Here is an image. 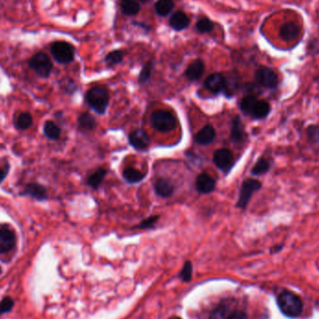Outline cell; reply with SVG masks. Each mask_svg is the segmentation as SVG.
Instances as JSON below:
<instances>
[{"label": "cell", "mask_w": 319, "mask_h": 319, "mask_svg": "<svg viewBox=\"0 0 319 319\" xmlns=\"http://www.w3.org/2000/svg\"><path fill=\"white\" fill-rule=\"evenodd\" d=\"M88 105L91 106L97 114L103 115L106 113L109 105V93L106 86L97 85L91 88L85 96Z\"/></svg>", "instance_id": "obj_1"}, {"label": "cell", "mask_w": 319, "mask_h": 319, "mask_svg": "<svg viewBox=\"0 0 319 319\" xmlns=\"http://www.w3.org/2000/svg\"><path fill=\"white\" fill-rule=\"evenodd\" d=\"M281 312L289 318H297L302 312V301L292 292L285 291L281 293L277 299Z\"/></svg>", "instance_id": "obj_2"}, {"label": "cell", "mask_w": 319, "mask_h": 319, "mask_svg": "<svg viewBox=\"0 0 319 319\" xmlns=\"http://www.w3.org/2000/svg\"><path fill=\"white\" fill-rule=\"evenodd\" d=\"M151 125L155 130L161 133H168L174 130L176 126V120L174 115L167 110H155L150 116Z\"/></svg>", "instance_id": "obj_3"}, {"label": "cell", "mask_w": 319, "mask_h": 319, "mask_svg": "<svg viewBox=\"0 0 319 319\" xmlns=\"http://www.w3.org/2000/svg\"><path fill=\"white\" fill-rule=\"evenodd\" d=\"M50 53L53 59L62 65H68L74 61L75 49L67 41H55L50 45Z\"/></svg>", "instance_id": "obj_4"}, {"label": "cell", "mask_w": 319, "mask_h": 319, "mask_svg": "<svg viewBox=\"0 0 319 319\" xmlns=\"http://www.w3.org/2000/svg\"><path fill=\"white\" fill-rule=\"evenodd\" d=\"M262 187L260 180L255 178H246L244 180L239 192V198L236 206L243 210L246 209L249 202L251 201L253 195L259 192Z\"/></svg>", "instance_id": "obj_5"}, {"label": "cell", "mask_w": 319, "mask_h": 319, "mask_svg": "<svg viewBox=\"0 0 319 319\" xmlns=\"http://www.w3.org/2000/svg\"><path fill=\"white\" fill-rule=\"evenodd\" d=\"M29 68L33 69L39 77H48L52 70V63L44 52H38L30 58Z\"/></svg>", "instance_id": "obj_6"}, {"label": "cell", "mask_w": 319, "mask_h": 319, "mask_svg": "<svg viewBox=\"0 0 319 319\" xmlns=\"http://www.w3.org/2000/svg\"><path fill=\"white\" fill-rule=\"evenodd\" d=\"M213 162L223 173L228 174L234 165V156L228 148H220L213 155Z\"/></svg>", "instance_id": "obj_7"}, {"label": "cell", "mask_w": 319, "mask_h": 319, "mask_svg": "<svg viewBox=\"0 0 319 319\" xmlns=\"http://www.w3.org/2000/svg\"><path fill=\"white\" fill-rule=\"evenodd\" d=\"M255 78L261 86L270 90L277 87L279 82L276 73L269 68H259L255 73Z\"/></svg>", "instance_id": "obj_8"}, {"label": "cell", "mask_w": 319, "mask_h": 319, "mask_svg": "<svg viewBox=\"0 0 319 319\" xmlns=\"http://www.w3.org/2000/svg\"><path fill=\"white\" fill-rule=\"evenodd\" d=\"M16 243L15 233L8 225H0V254L10 251Z\"/></svg>", "instance_id": "obj_9"}, {"label": "cell", "mask_w": 319, "mask_h": 319, "mask_svg": "<svg viewBox=\"0 0 319 319\" xmlns=\"http://www.w3.org/2000/svg\"><path fill=\"white\" fill-rule=\"evenodd\" d=\"M129 143L137 150H145L150 144V139L146 131L138 129L129 135Z\"/></svg>", "instance_id": "obj_10"}, {"label": "cell", "mask_w": 319, "mask_h": 319, "mask_svg": "<svg viewBox=\"0 0 319 319\" xmlns=\"http://www.w3.org/2000/svg\"><path fill=\"white\" fill-rule=\"evenodd\" d=\"M204 87L212 94H220L224 91L225 87V77L220 73H214L206 77L203 83Z\"/></svg>", "instance_id": "obj_11"}, {"label": "cell", "mask_w": 319, "mask_h": 319, "mask_svg": "<svg viewBox=\"0 0 319 319\" xmlns=\"http://www.w3.org/2000/svg\"><path fill=\"white\" fill-rule=\"evenodd\" d=\"M195 188L200 194H211L216 188V180L211 175L206 173H202L196 178Z\"/></svg>", "instance_id": "obj_12"}, {"label": "cell", "mask_w": 319, "mask_h": 319, "mask_svg": "<svg viewBox=\"0 0 319 319\" xmlns=\"http://www.w3.org/2000/svg\"><path fill=\"white\" fill-rule=\"evenodd\" d=\"M246 137L245 126L242 120L239 116H235L232 119V129H231V138L236 144H240L245 141Z\"/></svg>", "instance_id": "obj_13"}, {"label": "cell", "mask_w": 319, "mask_h": 319, "mask_svg": "<svg viewBox=\"0 0 319 319\" xmlns=\"http://www.w3.org/2000/svg\"><path fill=\"white\" fill-rule=\"evenodd\" d=\"M300 27L295 23H286L281 26L279 34L281 39L285 41H293L300 36Z\"/></svg>", "instance_id": "obj_14"}, {"label": "cell", "mask_w": 319, "mask_h": 319, "mask_svg": "<svg viewBox=\"0 0 319 319\" xmlns=\"http://www.w3.org/2000/svg\"><path fill=\"white\" fill-rule=\"evenodd\" d=\"M204 73V64L202 60H195L186 69L185 76L194 81L200 79Z\"/></svg>", "instance_id": "obj_15"}, {"label": "cell", "mask_w": 319, "mask_h": 319, "mask_svg": "<svg viewBox=\"0 0 319 319\" xmlns=\"http://www.w3.org/2000/svg\"><path fill=\"white\" fill-rule=\"evenodd\" d=\"M216 131L211 125H205L203 127L195 136V140L200 145H209L215 140Z\"/></svg>", "instance_id": "obj_16"}, {"label": "cell", "mask_w": 319, "mask_h": 319, "mask_svg": "<svg viewBox=\"0 0 319 319\" xmlns=\"http://www.w3.org/2000/svg\"><path fill=\"white\" fill-rule=\"evenodd\" d=\"M22 194L31 196V197H33L37 200H40V201L46 200L48 197L46 189L43 186L37 183L28 184L25 188V191Z\"/></svg>", "instance_id": "obj_17"}, {"label": "cell", "mask_w": 319, "mask_h": 319, "mask_svg": "<svg viewBox=\"0 0 319 319\" xmlns=\"http://www.w3.org/2000/svg\"><path fill=\"white\" fill-rule=\"evenodd\" d=\"M170 25L175 31H181L190 25V19L183 11H175L170 18Z\"/></svg>", "instance_id": "obj_18"}, {"label": "cell", "mask_w": 319, "mask_h": 319, "mask_svg": "<svg viewBox=\"0 0 319 319\" xmlns=\"http://www.w3.org/2000/svg\"><path fill=\"white\" fill-rule=\"evenodd\" d=\"M271 105L265 100H258L252 110L251 115L254 120H262L267 118L271 112Z\"/></svg>", "instance_id": "obj_19"}, {"label": "cell", "mask_w": 319, "mask_h": 319, "mask_svg": "<svg viewBox=\"0 0 319 319\" xmlns=\"http://www.w3.org/2000/svg\"><path fill=\"white\" fill-rule=\"evenodd\" d=\"M154 190L156 194L163 198L170 197L174 193V186L169 180L165 178H160L157 180L154 185Z\"/></svg>", "instance_id": "obj_20"}, {"label": "cell", "mask_w": 319, "mask_h": 319, "mask_svg": "<svg viewBox=\"0 0 319 319\" xmlns=\"http://www.w3.org/2000/svg\"><path fill=\"white\" fill-rule=\"evenodd\" d=\"M271 163L269 159L263 158L261 157L260 158L257 163L254 165L250 170V174L254 176H259V175H262L268 173L271 169Z\"/></svg>", "instance_id": "obj_21"}, {"label": "cell", "mask_w": 319, "mask_h": 319, "mask_svg": "<svg viewBox=\"0 0 319 319\" xmlns=\"http://www.w3.org/2000/svg\"><path fill=\"white\" fill-rule=\"evenodd\" d=\"M123 176L124 180L128 183L134 184L138 183L141 180H143L145 178L146 174H143L142 172H140L139 170H137L134 167H128L124 169V171L123 173Z\"/></svg>", "instance_id": "obj_22"}, {"label": "cell", "mask_w": 319, "mask_h": 319, "mask_svg": "<svg viewBox=\"0 0 319 319\" xmlns=\"http://www.w3.org/2000/svg\"><path fill=\"white\" fill-rule=\"evenodd\" d=\"M258 98L254 95H248L243 98L239 104L240 110L242 111L243 114L245 116H250L251 115L252 110L256 103L258 102Z\"/></svg>", "instance_id": "obj_23"}, {"label": "cell", "mask_w": 319, "mask_h": 319, "mask_svg": "<svg viewBox=\"0 0 319 319\" xmlns=\"http://www.w3.org/2000/svg\"><path fill=\"white\" fill-rule=\"evenodd\" d=\"M77 123L79 129L83 131H92L97 126V121L91 114L82 113L77 119Z\"/></svg>", "instance_id": "obj_24"}, {"label": "cell", "mask_w": 319, "mask_h": 319, "mask_svg": "<svg viewBox=\"0 0 319 319\" xmlns=\"http://www.w3.org/2000/svg\"><path fill=\"white\" fill-rule=\"evenodd\" d=\"M121 9L123 14L135 16L140 11V5L136 0H123L121 2Z\"/></svg>", "instance_id": "obj_25"}, {"label": "cell", "mask_w": 319, "mask_h": 319, "mask_svg": "<svg viewBox=\"0 0 319 319\" xmlns=\"http://www.w3.org/2000/svg\"><path fill=\"white\" fill-rule=\"evenodd\" d=\"M106 173H107V171L105 168L97 169L96 172H94L88 177V185L93 189H97L103 182L104 178L106 177Z\"/></svg>", "instance_id": "obj_26"}, {"label": "cell", "mask_w": 319, "mask_h": 319, "mask_svg": "<svg viewBox=\"0 0 319 319\" xmlns=\"http://www.w3.org/2000/svg\"><path fill=\"white\" fill-rule=\"evenodd\" d=\"M174 9L173 0H158L155 4V10L160 16H167Z\"/></svg>", "instance_id": "obj_27"}, {"label": "cell", "mask_w": 319, "mask_h": 319, "mask_svg": "<svg viewBox=\"0 0 319 319\" xmlns=\"http://www.w3.org/2000/svg\"><path fill=\"white\" fill-rule=\"evenodd\" d=\"M44 134L50 140H57L61 136V129L53 122H47L44 125Z\"/></svg>", "instance_id": "obj_28"}, {"label": "cell", "mask_w": 319, "mask_h": 319, "mask_svg": "<svg viewBox=\"0 0 319 319\" xmlns=\"http://www.w3.org/2000/svg\"><path fill=\"white\" fill-rule=\"evenodd\" d=\"M237 89H238V78L237 77H234V76L225 77V87H224L223 92L225 93V95L227 97H233Z\"/></svg>", "instance_id": "obj_29"}, {"label": "cell", "mask_w": 319, "mask_h": 319, "mask_svg": "<svg viewBox=\"0 0 319 319\" xmlns=\"http://www.w3.org/2000/svg\"><path fill=\"white\" fill-rule=\"evenodd\" d=\"M32 123H33V118L31 116V114L25 112L18 116L15 125L19 130H26L32 125Z\"/></svg>", "instance_id": "obj_30"}, {"label": "cell", "mask_w": 319, "mask_h": 319, "mask_svg": "<svg viewBox=\"0 0 319 319\" xmlns=\"http://www.w3.org/2000/svg\"><path fill=\"white\" fill-rule=\"evenodd\" d=\"M213 28H214V24H213L212 21L206 17H203V18L198 20V22L196 24V29L202 34L209 33L212 31Z\"/></svg>", "instance_id": "obj_31"}, {"label": "cell", "mask_w": 319, "mask_h": 319, "mask_svg": "<svg viewBox=\"0 0 319 319\" xmlns=\"http://www.w3.org/2000/svg\"><path fill=\"white\" fill-rule=\"evenodd\" d=\"M105 60L107 66L113 67L115 65L120 64L123 60V54L121 50H112L106 55Z\"/></svg>", "instance_id": "obj_32"}, {"label": "cell", "mask_w": 319, "mask_h": 319, "mask_svg": "<svg viewBox=\"0 0 319 319\" xmlns=\"http://www.w3.org/2000/svg\"><path fill=\"white\" fill-rule=\"evenodd\" d=\"M306 135L310 142L315 145L319 144V124H311L306 129Z\"/></svg>", "instance_id": "obj_33"}, {"label": "cell", "mask_w": 319, "mask_h": 319, "mask_svg": "<svg viewBox=\"0 0 319 319\" xmlns=\"http://www.w3.org/2000/svg\"><path fill=\"white\" fill-rule=\"evenodd\" d=\"M231 313V310L227 305H221L213 312L211 319H228Z\"/></svg>", "instance_id": "obj_34"}, {"label": "cell", "mask_w": 319, "mask_h": 319, "mask_svg": "<svg viewBox=\"0 0 319 319\" xmlns=\"http://www.w3.org/2000/svg\"><path fill=\"white\" fill-rule=\"evenodd\" d=\"M151 71H152V63L149 62L146 66H144V68H142V70L139 74V77H138L139 82L140 83L147 82L151 77Z\"/></svg>", "instance_id": "obj_35"}, {"label": "cell", "mask_w": 319, "mask_h": 319, "mask_svg": "<svg viewBox=\"0 0 319 319\" xmlns=\"http://www.w3.org/2000/svg\"><path fill=\"white\" fill-rule=\"evenodd\" d=\"M193 276V264L191 261H186L184 264L183 269L180 272V277L184 282H189L192 280Z\"/></svg>", "instance_id": "obj_36"}, {"label": "cell", "mask_w": 319, "mask_h": 319, "mask_svg": "<svg viewBox=\"0 0 319 319\" xmlns=\"http://www.w3.org/2000/svg\"><path fill=\"white\" fill-rule=\"evenodd\" d=\"M159 220V216L158 215H155V216H150L149 218L146 219L143 221H141L140 224L136 227L138 229H149V228H153L154 227L155 224Z\"/></svg>", "instance_id": "obj_37"}, {"label": "cell", "mask_w": 319, "mask_h": 319, "mask_svg": "<svg viewBox=\"0 0 319 319\" xmlns=\"http://www.w3.org/2000/svg\"><path fill=\"white\" fill-rule=\"evenodd\" d=\"M13 307V300L10 299V297L4 298L0 302V316L3 314H6L10 312Z\"/></svg>", "instance_id": "obj_38"}, {"label": "cell", "mask_w": 319, "mask_h": 319, "mask_svg": "<svg viewBox=\"0 0 319 319\" xmlns=\"http://www.w3.org/2000/svg\"><path fill=\"white\" fill-rule=\"evenodd\" d=\"M228 319H247L246 315L241 311H233L229 316Z\"/></svg>", "instance_id": "obj_39"}, {"label": "cell", "mask_w": 319, "mask_h": 319, "mask_svg": "<svg viewBox=\"0 0 319 319\" xmlns=\"http://www.w3.org/2000/svg\"><path fill=\"white\" fill-rule=\"evenodd\" d=\"M6 175H7V170L0 169V183L5 179Z\"/></svg>", "instance_id": "obj_40"}, {"label": "cell", "mask_w": 319, "mask_h": 319, "mask_svg": "<svg viewBox=\"0 0 319 319\" xmlns=\"http://www.w3.org/2000/svg\"><path fill=\"white\" fill-rule=\"evenodd\" d=\"M282 248H283V245H275L274 247L271 248V253H277V252L280 251Z\"/></svg>", "instance_id": "obj_41"}, {"label": "cell", "mask_w": 319, "mask_h": 319, "mask_svg": "<svg viewBox=\"0 0 319 319\" xmlns=\"http://www.w3.org/2000/svg\"><path fill=\"white\" fill-rule=\"evenodd\" d=\"M138 1H141V2H146V1H147V0H138Z\"/></svg>", "instance_id": "obj_42"}, {"label": "cell", "mask_w": 319, "mask_h": 319, "mask_svg": "<svg viewBox=\"0 0 319 319\" xmlns=\"http://www.w3.org/2000/svg\"></svg>", "instance_id": "obj_43"}, {"label": "cell", "mask_w": 319, "mask_h": 319, "mask_svg": "<svg viewBox=\"0 0 319 319\" xmlns=\"http://www.w3.org/2000/svg\"><path fill=\"white\" fill-rule=\"evenodd\" d=\"M0 271H1V269H0Z\"/></svg>", "instance_id": "obj_44"}]
</instances>
